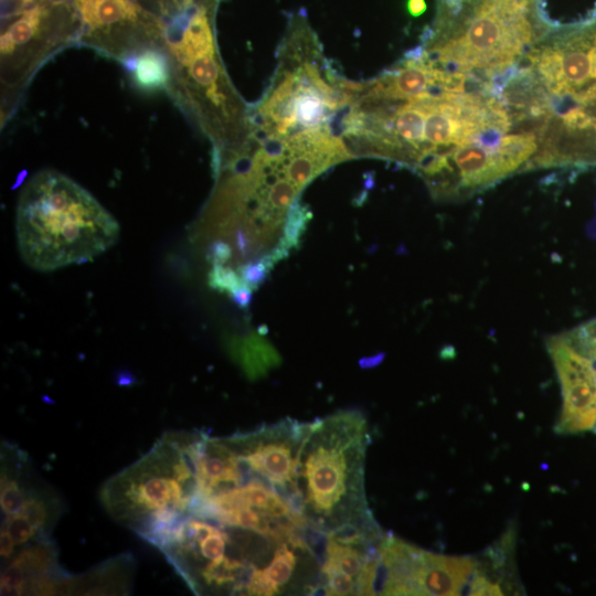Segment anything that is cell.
I'll list each match as a JSON object with an SVG mask.
<instances>
[{"label": "cell", "mask_w": 596, "mask_h": 596, "mask_svg": "<svg viewBox=\"0 0 596 596\" xmlns=\"http://www.w3.org/2000/svg\"><path fill=\"white\" fill-rule=\"evenodd\" d=\"M406 9L412 17H419L426 11L427 4L425 0H407Z\"/></svg>", "instance_id": "obj_20"}, {"label": "cell", "mask_w": 596, "mask_h": 596, "mask_svg": "<svg viewBox=\"0 0 596 596\" xmlns=\"http://www.w3.org/2000/svg\"><path fill=\"white\" fill-rule=\"evenodd\" d=\"M323 585L330 592V595H352L356 594V578L347 575L336 568L321 566Z\"/></svg>", "instance_id": "obj_16"}, {"label": "cell", "mask_w": 596, "mask_h": 596, "mask_svg": "<svg viewBox=\"0 0 596 596\" xmlns=\"http://www.w3.org/2000/svg\"><path fill=\"white\" fill-rule=\"evenodd\" d=\"M565 336L573 345L596 363V318L578 326Z\"/></svg>", "instance_id": "obj_15"}, {"label": "cell", "mask_w": 596, "mask_h": 596, "mask_svg": "<svg viewBox=\"0 0 596 596\" xmlns=\"http://www.w3.org/2000/svg\"><path fill=\"white\" fill-rule=\"evenodd\" d=\"M369 549L359 550L354 545L342 544L328 536L327 560L322 566L336 568L358 578L368 560Z\"/></svg>", "instance_id": "obj_12"}, {"label": "cell", "mask_w": 596, "mask_h": 596, "mask_svg": "<svg viewBox=\"0 0 596 596\" xmlns=\"http://www.w3.org/2000/svg\"><path fill=\"white\" fill-rule=\"evenodd\" d=\"M368 443L366 422L358 411L307 424L291 491L302 499L307 525L328 534L343 523L371 517L363 488Z\"/></svg>", "instance_id": "obj_4"}, {"label": "cell", "mask_w": 596, "mask_h": 596, "mask_svg": "<svg viewBox=\"0 0 596 596\" xmlns=\"http://www.w3.org/2000/svg\"><path fill=\"white\" fill-rule=\"evenodd\" d=\"M306 429L307 424L285 418L270 426L232 435L260 480L285 502L294 489L298 453Z\"/></svg>", "instance_id": "obj_9"}, {"label": "cell", "mask_w": 596, "mask_h": 596, "mask_svg": "<svg viewBox=\"0 0 596 596\" xmlns=\"http://www.w3.org/2000/svg\"><path fill=\"white\" fill-rule=\"evenodd\" d=\"M217 7L205 4L166 23L171 66L167 92L211 139L215 159L237 151L248 136L247 110L216 45Z\"/></svg>", "instance_id": "obj_3"}, {"label": "cell", "mask_w": 596, "mask_h": 596, "mask_svg": "<svg viewBox=\"0 0 596 596\" xmlns=\"http://www.w3.org/2000/svg\"><path fill=\"white\" fill-rule=\"evenodd\" d=\"M126 67L138 88L146 92L168 91L171 66L167 46L141 52Z\"/></svg>", "instance_id": "obj_11"}, {"label": "cell", "mask_w": 596, "mask_h": 596, "mask_svg": "<svg viewBox=\"0 0 596 596\" xmlns=\"http://www.w3.org/2000/svg\"><path fill=\"white\" fill-rule=\"evenodd\" d=\"M79 20L72 0H42L1 18V123L13 115L38 70L78 43Z\"/></svg>", "instance_id": "obj_5"}, {"label": "cell", "mask_w": 596, "mask_h": 596, "mask_svg": "<svg viewBox=\"0 0 596 596\" xmlns=\"http://www.w3.org/2000/svg\"><path fill=\"white\" fill-rule=\"evenodd\" d=\"M42 0H0L1 18L12 15L23 9H26Z\"/></svg>", "instance_id": "obj_17"}, {"label": "cell", "mask_w": 596, "mask_h": 596, "mask_svg": "<svg viewBox=\"0 0 596 596\" xmlns=\"http://www.w3.org/2000/svg\"><path fill=\"white\" fill-rule=\"evenodd\" d=\"M310 217L311 213L298 202L291 207L284 230V246L288 251L299 245Z\"/></svg>", "instance_id": "obj_14"}, {"label": "cell", "mask_w": 596, "mask_h": 596, "mask_svg": "<svg viewBox=\"0 0 596 596\" xmlns=\"http://www.w3.org/2000/svg\"><path fill=\"white\" fill-rule=\"evenodd\" d=\"M562 389V411L555 425L560 434H578L596 425V363L565 334L547 340Z\"/></svg>", "instance_id": "obj_8"}, {"label": "cell", "mask_w": 596, "mask_h": 596, "mask_svg": "<svg viewBox=\"0 0 596 596\" xmlns=\"http://www.w3.org/2000/svg\"><path fill=\"white\" fill-rule=\"evenodd\" d=\"M15 233L24 263L52 272L92 260L109 249L118 240L119 224L74 180L42 170L20 192Z\"/></svg>", "instance_id": "obj_1"}, {"label": "cell", "mask_w": 596, "mask_h": 596, "mask_svg": "<svg viewBox=\"0 0 596 596\" xmlns=\"http://www.w3.org/2000/svg\"><path fill=\"white\" fill-rule=\"evenodd\" d=\"M542 29L549 28L536 2L437 0L433 25L419 50L441 71L492 82L514 66Z\"/></svg>", "instance_id": "obj_2"}, {"label": "cell", "mask_w": 596, "mask_h": 596, "mask_svg": "<svg viewBox=\"0 0 596 596\" xmlns=\"http://www.w3.org/2000/svg\"><path fill=\"white\" fill-rule=\"evenodd\" d=\"M14 547L15 544L11 536L3 530H1L0 534V554L4 558H9L11 556H14Z\"/></svg>", "instance_id": "obj_19"}, {"label": "cell", "mask_w": 596, "mask_h": 596, "mask_svg": "<svg viewBox=\"0 0 596 596\" xmlns=\"http://www.w3.org/2000/svg\"><path fill=\"white\" fill-rule=\"evenodd\" d=\"M79 20L78 45L127 66L151 47H166V23L136 0H72Z\"/></svg>", "instance_id": "obj_7"}, {"label": "cell", "mask_w": 596, "mask_h": 596, "mask_svg": "<svg viewBox=\"0 0 596 596\" xmlns=\"http://www.w3.org/2000/svg\"><path fill=\"white\" fill-rule=\"evenodd\" d=\"M526 1H532V2H536V0H526Z\"/></svg>", "instance_id": "obj_21"}, {"label": "cell", "mask_w": 596, "mask_h": 596, "mask_svg": "<svg viewBox=\"0 0 596 596\" xmlns=\"http://www.w3.org/2000/svg\"><path fill=\"white\" fill-rule=\"evenodd\" d=\"M593 430H594V432L596 433V425H595V427H594V429H593Z\"/></svg>", "instance_id": "obj_22"}, {"label": "cell", "mask_w": 596, "mask_h": 596, "mask_svg": "<svg viewBox=\"0 0 596 596\" xmlns=\"http://www.w3.org/2000/svg\"><path fill=\"white\" fill-rule=\"evenodd\" d=\"M298 547L304 546H297L289 541L280 542L269 563L254 577L249 595H275L286 588L297 567L295 550Z\"/></svg>", "instance_id": "obj_10"}, {"label": "cell", "mask_w": 596, "mask_h": 596, "mask_svg": "<svg viewBox=\"0 0 596 596\" xmlns=\"http://www.w3.org/2000/svg\"><path fill=\"white\" fill-rule=\"evenodd\" d=\"M253 289L248 287H241L234 290L231 296L234 302L241 308H247L252 300Z\"/></svg>", "instance_id": "obj_18"}, {"label": "cell", "mask_w": 596, "mask_h": 596, "mask_svg": "<svg viewBox=\"0 0 596 596\" xmlns=\"http://www.w3.org/2000/svg\"><path fill=\"white\" fill-rule=\"evenodd\" d=\"M146 10L161 19L164 23L173 21L192 10L220 0H136Z\"/></svg>", "instance_id": "obj_13"}, {"label": "cell", "mask_w": 596, "mask_h": 596, "mask_svg": "<svg viewBox=\"0 0 596 596\" xmlns=\"http://www.w3.org/2000/svg\"><path fill=\"white\" fill-rule=\"evenodd\" d=\"M476 560L424 551L394 536H383L376 557L358 576L359 595H459L467 588Z\"/></svg>", "instance_id": "obj_6"}]
</instances>
